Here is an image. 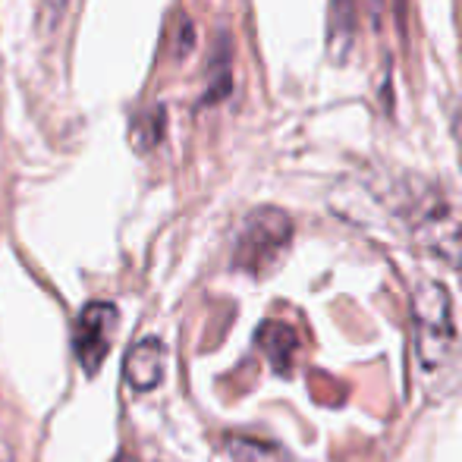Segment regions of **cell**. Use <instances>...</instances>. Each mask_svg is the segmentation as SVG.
I'll use <instances>...</instances> for the list:
<instances>
[{"label": "cell", "instance_id": "1", "mask_svg": "<svg viewBox=\"0 0 462 462\" xmlns=\"http://www.w3.org/2000/svg\"><path fill=\"white\" fill-rule=\"evenodd\" d=\"M412 321H415V356L425 371H438L450 359L457 346V324H453L450 292L440 283L415 286L412 292Z\"/></svg>", "mask_w": 462, "mask_h": 462}, {"label": "cell", "instance_id": "2", "mask_svg": "<svg viewBox=\"0 0 462 462\" xmlns=\"http://www.w3.org/2000/svg\"><path fill=\"white\" fill-rule=\"evenodd\" d=\"M292 224L283 211L277 208H262V211L249 214L243 224V233L236 239V252H233V268L245 271V274H262L280 258V252L290 245Z\"/></svg>", "mask_w": 462, "mask_h": 462}, {"label": "cell", "instance_id": "3", "mask_svg": "<svg viewBox=\"0 0 462 462\" xmlns=\"http://www.w3.org/2000/svg\"><path fill=\"white\" fill-rule=\"evenodd\" d=\"M116 321H120V315H116L114 302H88L82 309V315L76 318L73 353L79 359V365L86 368V374H95L104 365V359L110 353Z\"/></svg>", "mask_w": 462, "mask_h": 462}, {"label": "cell", "instance_id": "4", "mask_svg": "<svg viewBox=\"0 0 462 462\" xmlns=\"http://www.w3.org/2000/svg\"><path fill=\"white\" fill-rule=\"evenodd\" d=\"M164 359H167V349L158 337L139 340L126 353V383L133 390H139V393L154 390L161 383V377H164Z\"/></svg>", "mask_w": 462, "mask_h": 462}, {"label": "cell", "instance_id": "5", "mask_svg": "<svg viewBox=\"0 0 462 462\" xmlns=\"http://www.w3.org/2000/svg\"><path fill=\"white\" fill-rule=\"evenodd\" d=\"M255 343L277 371H290L292 356L299 349V334L283 321H264L255 334Z\"/></svg>", "mask_w": 462, "mask_h": 462}, {"label": "cell", "instance_id": "6", "mask_svg": "<svg viewBox=\"0 0 462 462\" xmlns=\"http://www.w3.org/2000/svg\"><path fill=\"white\" fill-rule=\"evenodd\" d=\"M226 453H230L233 462H290V457L280 447L252 438H230L226 440Z\"/></svg>", "mask_w": 462, "mask_h": 462}, {"label": "cell", "instance_id": "7", "mask_svg": "<svg viewBox=\"0 0 462 462\" xmlns=\"http://www.w3.org/2000/svg\"><path fill=\"white\" fill-rule=\"evenodd\" d=\"M365 6H368V13L371 16H381V10H383V0H365Z\"/></svg>", "mask_w": 462, "mask_h": 462}, {"label": "cell", "instance_id": "8", "mask_svg": "<svg viewBox=\"0 0 462 462\" xmlns=\"http://www.w3.org/2000/svg\"><path fill=\"white\" fill-rule=\"evenodd\" d=\"M116 462H135L133 457H120V459H116Z\"/></svg>", "mask_w": 462, "mask_h": 462}]
</instances>
